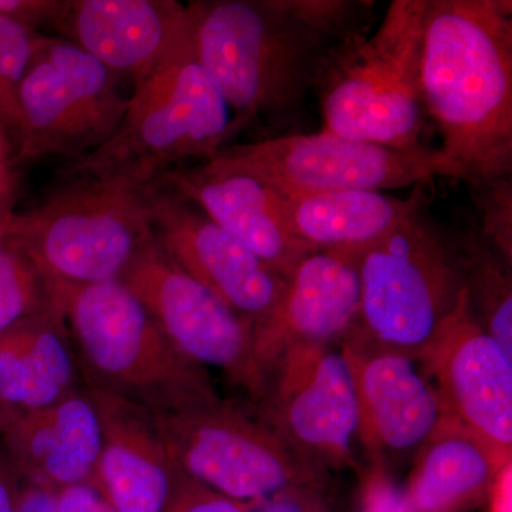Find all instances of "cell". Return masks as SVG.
I'll return each instance as SVG.
<instances>
[{
  "instance_id": "cell-1",
  "label": "cell",
  "mask_w": 512,
  "mask_h": 512,
  "mask_svg": "<svg viewBox=\"0 0 512 512\" xmlns=\"http://www.w3.org/2000/svg\"><path fill=\"white\" fill-rule=\"evenodd\" d=\"M373 0H192L188 32L231 111L232 144L302 134L308 101L373 32Z\"/></svg>"
},
{
  "instance_id": "cell-2",
  "label": "cell",
  "mask_w": 512,
  "mask_h": 512,
  "mask_svg": "<svg viewBox=\"0 0 512 512\" xmlns=\"http://www.w3.org/2000/svg\"><path fill=\"white\" fill-rule=\"evenodd\" d=\"M420 84L460 181L512 175L511 0H429Z\"/></svg>"
},
{
  "instance_id": "cell-3",
  "label": "cell",
  "mask_w": 512,
  "mask_h": 512,
  "mask_svg": "<svg viewBox=\"0 0 512 512\" xmlns=\"http://www.w3.org/2000/svg\"><path fill=\"white\" fill-rule=\"evenodd\" d=\"M47 286L72 340L84 386L150 414L220 399L207 370L171 345L123 282Z\"/></svg>"
},
{
  "instance_id": "cell-4",
  "label": "cell",
  "mask_w": 512,
  "mask_h": 512,
  "mask_svg": "<svg viewBox=\"0 0 512 512\" xmlns=\"http://www.w3.org/2000/svg\"><path fill=\"white\" fill-rule=\"evenodd\" d=\"M229 144L231 111L195 55L187 25L156 72L134 87L116 133L73 165L89 180L146 188Z\"/></svg>"
},
{
  "instance_id": "cell-5",
  "label": "cell",
  "mask_w": 512,
  "mask_h": 512,
  "mask_svg": "<svg viewBox=\"0 0 512 512\" xmlns=\"http://www.w3.org/2000/svg\"><path fill=\"white\" fill-rule=\"evenodd\" d=\"M429 200L363 251L360 308L352 338L420 360L456 311L464 292L456 232Z\"/></svg>"
},
{
  "instance_id": "cell-6",
  "label": "cell",
  "mask_w": 512,
  "mask_h": 512,
  "mask_svg": "<svg viewBox=\"0 0 512 512\" xmlns=\"http://www.w3.org/2000/svg\"><path fill=\"white\" fill-rule=\"evenodd\" d=\"M0 234L46 282L76 286L121 281L157 244L144 188L89 178L33 210L10 212Z\"/></svg>"
},
{
  "instance_id": "cell-7",
  "label": "cell",
  "mask_w": 512,
  "mask_h": 512,
  "mask_svg": "<svg viewBox=\"0 0 512 512\" xmlns=\"http://www.w3.org/2000/svg\"><path fill=\"white\" fill-rule=\"evenodd\" d=\"M427 5L393 0L376 30L336 64L318 92L322 131L396 150L434 148L420 84Z\"/></svg>"
},
{
  "instance_id": "cell-8",
  "label": "cell",
  "mask_w": 512,
  "mask_h": 512,
  "mask_svg": "<svg viewBox=\"0 0 512 512\" xmlns=\"http://www.w3.org/2000/svg\"><path fill=\"white\" fill-rule=\"evenodd\" d=\"M201 165L217 173L247 175L286 200L338 191L399 190L437 177L460 180L456 165L439 147L396 150L322 130L229 144Z\"/></svg>"
},
{
  "instance_id": "cell-9",
  "label": "cell",
  "mask_w": 512,
  "mask_h": 512,
  "mask_svg": "<svg viewBox=\"0 0 512 512\" xmlns=\"http://www.w3.org/2000/svg\"><path fill=\"white\" fill-rule=\"evenodd\" d=\"M151 417L184 476L239 503H256L289 488H325L328 481V471L296 456L265 423L221 397Z\"/></svg>"
},
{
  "instance_id": "cell-10",
  "label": "cell",
  "mask_w": 512,
  "mask_h": 512,
  "mask_svg": "<svg viewBox=\"0 0 512 512\" xmlns=\"http://www.w3.org/2000/svg\"><path fill=\"white\" fill-rule=\"evenodd\" d=\"M123 83L69 40L42 36L19 86L15 163L77 161L103 146L127 111Z\"/></svg>"
},
{
  "instance_id": "cell-11",
  "label": "cell",
  "mask_w": 512,
  "mask_h": 512,
  "mask_svg": "<svg viewBox=\"0 0 512 512\" xmlns=\"http://www.w3.org/2000/svg\"><path fill=\"white\" fill-rule=\"evenodd\" d=\"M121 282L181 355L205 370H220L234 386L262 402L269 376L251 328L158 244L138 259Z\"/></svg>"
},
{
  "instance_id": "cell-12",
  "label": "cell",
  "mask_w": 512,
  "mask_h": 512,
  "mask_svg": "<svg viewBox=\"0 0 512 512\" xmlns=\"http://www.w3.org/2000/svg\"><path fill=\"white\" fill-rule=\"evenodd\" d=\"M262 403L266 426L296 456L325 471L356 467L359 404L340 346L282 350Z\"/></svg>"
},
{
  "instance_id": "cell-13",
  "label": "cell",
  "mask_w": 512,
  "mask_h": 512,
  "mask_svg": "<svg viewBox=\"0 0 512 512\" xmlns=\"http://www.w3.org/2000/svg\"><path fill=\"white\" fill-rule=\"evenodd\" d=\"M158 247L247 323L256 340L274 320L288 279L163 181L144 188Z\"/></svg>"
},
{
  "instance_id": "cell-14",
  "label": "cell",
  "mask_w": 512,
  "mask_h": 512,
  "mask_svg": "<svg viewBox=\"0 0 512 512\" xmlns=\"http://www.w3.org/2000/svg\"><path fill=\"white\" fill-rule=\"evenodd\" d=\"M436 386L444 421L512 457V355L474 319L466 289L456 311L419 360Z\"/></svg>"
},
{
  "instance_id": "cell-15",
  "label": "cell",
  "mask_w": 512,
  "mask_h": 512,
  "mask_svg": "<svg viewBox=\"0 0 512 512\" xmlns=\"http://www.w3.org/2000/svg\"><path fill=\"white\" fill-rule=\"evenodd\" d=\"M340 349L355 383L359 441L372 463L416 457L444 423L439 393L419 360L352 336Z\"/></svg>"
},
{
  "instance_id": "cell-16",
  "label": "cell",
  "mask_w": 512,
  "mask_h": 512,
  "mask_svg": "<svg viewBox=\"0 0 512 512\" xmlns=\"http://www.w3.org/2000/svg\"><path fill=\"white\" fill-rule=\"evenodd\" d=\"M52 29L134 89L187 32V15L177 0H69Z\"/></svg>"
},
{
  "instance_id": "cell-17",
  "label": "cell",
  "mask_w": 512,
  "mask_h": 512,
  "mask_svg": "<svg viewBox=\"0 0 512 512\" xmlns=\"http://www.w3.org/2000/svg\"><path fill=\"white\" fill-rule=\"evenodd\" d=\"M363 252L316 251L288 278L284 299L256 352L266 372L291 346H340L356 326Z\"/></svg>"
},
{
  "instance_id": "cell-18",
  "label": "cell",
  "mask_w": 512,
  "mask_h": 512,
  "mask_svg": "<svg viewBox=\"0 0 512 512\" xmlns=\"http://www.w3.org/2000/svg\"><path fill=\"white\" fill-rule=\"evenodd\" d=\"M3 458L32 487L57 494L96 484L101 423L86 387L45 409L20 414L0 436Z\"/></svg>"
},
{
  "instance_id": "cell-19",
  "label": "cell",
  "mask_w": 512,
  "mask_h": 512,
  "mask_svg": "<svg viewBox=\"0 0 512 512\" xmlns=\"http://www.w3.org/2000/svg\"><path fill=\"white\" fill-rule=\"evenodd\" d=\"M160 181L197 205L285 279L315 252L293 234L285 198L254 178L217 173L200 164L175 168Z\"/></svg>"
},
{
  "instance_id": "cell-20",
  "label": "cell",
  "mask_w": 512,
  "mask_h": 512,
  "mask_svg": "<svg viewBox=\"0 0 512 512\" xmlns=\"http://www.w3.org/2000/svg\"><path fill=\"white\" fill-rule=\"evenodd\" d=\"M101 423L96 485L117 512H165L181 471L146 410L93 387Z\"/></svg>"
},
{
  "instance_id": "cell-21",
  "label": "cell",
  "mask_w": 512,
  "mask_h": 512,
  "mask_svg": "<svg viewBox=\"0 0 512 512\" xmlns=\"http://www.w3.org/2000/svg\"><path fill=\"white\" fill-rule=\"evenodd\" d=\"M83 386L72 340L55 311L0 333V402L13 412L45 409Z\"/></svg>"
},
{
  "instance_id": "cell-22",
  "label": "cell",
  "mask_w": 512,
  "mask_h": 512,
  "mask_svg": "<svg viewBox=\"0 0 512 512\" xmlns=\"http://www.w3.org/2000/svg\"><path fill=\"white\" fill-rule=\"evenodd\" d=\"M433 181L414 185L409 197L350 190L286 200L293 234L312 251L363 252L433 197Z\"/></svg>"
},
{
  "instance_id": "cell-23",
  "label": "cell",
  "mask_w": 512,
  "mask_h": 512,
  "mask_svg": "<svg viewBox=\"0 0 512 512\" xmlns=\"http://www.w3.org/2000/svg\"><path fill=\"white\" fill-rule=\"evenodd\" d=\"M507 461L483 441L444 421L414 457L410 512H468L490 498Z\"/></svg>"
},
{
  "instance_id": "cell-24",
  "label": "cell",
  "mask_w": 512,
  "mask_h": 512,
  "mask_svg": "<svg viewBox=\"0 0 512 512\" xmlns=\"http://www.w3.org/2000/svg\"><path fill=\"white\" fill-rule=\"evenodd\" d=\"M464 289L474 319L512 355V268L477 227L456 232Z\"/></svg>"
},
{
  "instance_id": "cell-25",
  "label": "cell",
  "mask_w": 512,
  "mask_h": 512,
  "mask_svg": "<svg viewBox=\"0 0 512 512\" xmlns=\"http://www.w3.org/2000/svg\"><path fill=\"white\" fill-rule=\"evenodd\" d=\"M55 311L46 279L0 234V333L20 320Z\"/></svg>"
},
{
  "instance_id": "cell-26",
  "label": "cell",
  "mask_w": 512,
  "mask_h": 512,
  "mask_svg": "<svg viewBox=\"0 0 512 512\" xmlns=\"http://www.w3.org/2000/svg\"><path fill=\"white\" fill-rule=\"evenodd\" d=\"M42 36L36 30L0 15V123L15 140L20 123V82Z\"/></svg>"
},
{
  "instance_id": "cell-27",
  "label": "cell",
  "mask_w": 512,
  "mask_h": 512,
  "mask_svg": "<svg viewBox=\"0 0 512 512\" xmlns=\"http://www.w3.org/2000/svg\"><path fill=\"white\" fill-rule=\"evenodd\" d=\"M478 231L512 268V175L466 183Z\"/></svg>"
},
{
  "instance_id": "cell-28",
  "label": "cell",
  "mask_w": 512,
  "mask_h": 512,
  "mask_svg": "<svg viewBox=\"0 0 512 512\" xmlns=\"http://www.w3.org/2000/svg\"><path fill=\"white\" fill-rule=\"evenodd\" d=\"M359 512H410L406 490L384 464L372 463L363 477Z\"/></svg>"
},
{
  "instance_id": "cell-29",
  "label": "cell",
  "mask_w": 512,
  "mask_h": 512,
  "mask_svg": "<svg viewBox=\"0 0 512 512\" xmlns=\"http://www.w3.org/2000/svg\"><path fill=\"white\" fill-rule=\"evenodd\" d=\"M248 505L215 493L181 473L165 512H248Z\"/></svg>"
},
{
  "instance_id": "cell-30",
  "label": "cell",
  "mask_w": 512,
  "mask_h": 512,
  "mask_svg": "<svg viewBox=\"0 0 512 512\" xmlns=\"http://www.w3.org/2000/svg\"><path fill=\"white\" fill-rule=\"evenodd\" d=\"M69 0H0V15L8 16L26 28L52 29L66 12Z\"/></svg>"
},
{
  "instance_id": "cell-31",
  "label": "cell",
  "mask_w": 512,
  "mask_h": 512,
  "mask_svg": "<svg viewBox=\"0 0 512 512\" xmlns=\"http://www.w3.org/2000/svg\"><path fill=\"white\" fill-rule=\"evenodd\" d=\"M248 512H330L323 488L295 487L248 505Z\"/></svg>"
},
{
  "instance_id": "cell-32",
  "label": "cell",
  "mask_w": 512,
  "mask_h": 512,
  "mask_svg": "<svg viewBox=\"0 0 512 512\" xmlns=\"http://www.w3.org/2000/svg\"><path fill=\"white\" fill-rule=\"evenodd\" d=\"M59 512H111L110 501L94 483L77 484L56 494Z\"/></svg>"
},
{
  "instance_id": "cell-33",
  "label": "cell",
  "mask_w": 512,
  "mask_h": 512,
  "mask_svg": "<svg viewBox=\"0 0 512 512\" xmlns=\"http://www.w3.org/2000/svg\"><path fill=\"white\" fill-rule=\"evenodd\" d=\"M16 512H59L57 511L56 494L30 487L20 494L18 511Z\"/></svg>"
},
{
  "instance_id": "cell-34",
  "label": "cell",
  "mask_w": 512,
  "mask_h": 512,
  "mask_svg": "<svg viewBox=\"0 0 512 512\" xmlns=\"http://www.w3.org/2000/svg\"><path fill=\"white\" fill-rule=\"evenodd\" d=\"M512 464H508L498 476L497 483L493 488L488 500L491 501L490 512H511V490H512Z\"/></svg>"
},
{
  "instance_id": "cell-35",
  "label": "cell",
  "mask_w": 512,
  "mask_h": 512,
  "mask_svg": "<svg viewBox=\"0 0 512 512\" xmlns=\"http://www.w3.org/2000/svg\"><path fill=\"white\" fill-rule=\"evenodd\" d=\"M10 471H13L12 468L3 458V461H0V512L18 511L20 494L16 493L13 487L9 476Z\"/></svg>"
},
{
  "instance_id": "cell-36",
  "label": "cell",
  "mask_w": 512,
  "mask_h": 512,
  "mask_svg": "<svg viewBox=\"0 0 512 512\" xmlns=\"http://www.w3.org/2000/svg\"><path fill=\"white\" fill-rule=\"evenodd\" d=\"M6 150H8L6 138H0V224L10 214V211L6 208V197H8L10 181L8 164H6V158H8Z\"/></svg>"
},
{
  "instance_id": "cell-37",
  "label": "cell",
  "mask_w": 512,
  "mask_h": 512,
  "mask_svg": "<svg viewBox=\"0 0 512 512\" xmlns=\"http://www.w3.org/2000/svg\"><path fill=\"white\" fill-rule=\"evenodd\" d=\"M20 414L13 412L9 407H6L5 404L0 402V436L5 433L6 429L13 423Z\"/></svg>"
},
{
  "instance_id": "cell-38",
  "label": "cell",
  "mask_w": 512,
  "mask_h": 512,
  "mask_svg": "<svg viewBox=\"0 0 512 512\" xmlns=\"http://www.w3.org/2000/svg\"><path fill=\"white\" fill-rule=\"evenodd\" d=\"M6 133H8V131H6L5 127H3L2 123H0V138H6Z\"/></svg>"
},
{
  "instance_id": "cell-39",
  "label": "cell",
  "mask_w": 512,
  "mask_h": 512,
  "mask_svg": "<svg viewBox=\"0 0 512 512\" xmlns=\"http://www.w3.org/2000/svg\"><path fill=\"white\" fill-rule=\"evenodd\" d=\"M111 512H117V511H116V510H113V511H111Z\"/></svg>"
}]
</instances>
